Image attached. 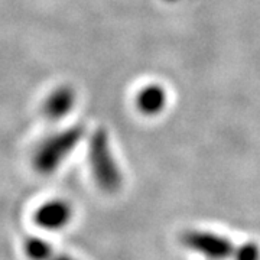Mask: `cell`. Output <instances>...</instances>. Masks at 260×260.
Segmentation results:
<instances>
[{"instance_id": "1", "label": "cell", "mask_w": 260, "mask_h": 260, "mask_svg": "<svg viewBox=\"0 0 260 260\" xmlns=\"http://www.w3.org/2000/svg\"><path fill=\"white\" fill-rule=\"evenodd\" d=\"M188 250L198 253L207 260H227L234 254V244L221 234L201 230H188L181 237Z\"/></svg>"}, {"instance_id": "4", "label": "cell", "mask_w": 260, "mask_h": 260, "mask_svg": "<svg viewBox=\"0 0 260 260\" xmlns=\"http://www.w3.org/2000/svg\"><path fill=\"white\" fill-rule=\"evenodd\" d=\"M23 250L30 260H77L65 253L54 249L47 240L41 237H28L23 243Z\"/></svg>"}, {"instance_id": "3", "label": "cell", "mask_w": 260, "mask_h": 260, "mask_svg": "<svg viewBox=\"0 0 260 260\" xmlns=\"http://www.w3.org/2000/svg\"><path fill=\"white\" fill-rule=\"evenodd\" d=\"M73 218V208L67 201L54 200L42 204L34 215L35 224L44 230L56 232L67 227Z\"/></svg>"}, {"instance_id": "5", "label": "cell", "mask_w": 260, "mask_h": 260, "mask_svg": "<svg viewBox=\"0 0 260 260\" xmlns=\"http://www.w3.org/2000/svg\"><path fill=\"white\" fill-rule=\"evenodd\" d=\"M68 104H70V94L65 90H58L55 93L51 94L45 103V113L51 119L59 117L62 113L67 112Z\"/></svg>"}, {"instance_id": "2", "label": "cell", "mask_w": 260, "mask_h": 260, "mask_svg": "<svg viewBox=\"0 0 260 260\" xmlns=\"http://www.w3.org/2000/svg\"><path fill=\"white\" fill-rule=\"evenodd\" d=\"M75 136L73 132H67L62 135L54 136L44 142L34 156V165L41 174H51L62 164L70 150L75 143Z\"/></svg>"}, {"instance_id": "6", "label": "cell", "mask_w": 260, "mask_h": 260, "mask_svg": "<svg viewBox=\"0 0 260 260\" xmlns=\"http://www.w3.org/2000/svg\"><path fill=\"white\" fill-rule=\"evenodd\" d=\"M232 260H260V247L254 242H247L236 247Z\"/></svg>"}]
</instances>
